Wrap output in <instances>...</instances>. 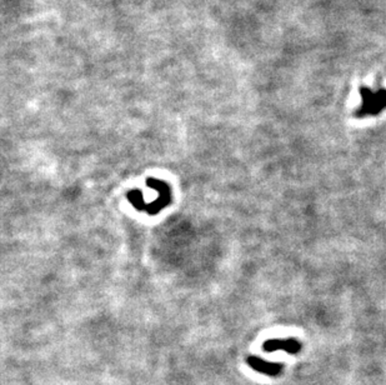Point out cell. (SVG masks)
<instances>
[{"label": "cell", "instance_id": "obj_1", "mask_svg": "<svg viewBox=\"0 0 386 385\" xmlns=\"http://www.w3.org/2000/svg\"><path fill=\"white\" fill-rule=\"evenodd\" d=\"M361 106L356 111L357 118L373 117L386 109V90L381 89L373 92L369 88L361 89Z\"/></svg>", "mask_w": 386, "mask_h": 385}, {"label": "cell", "instance_id": "obj_2", "mask_svg": "<svg viewBox=\"0 0 386 385\" xmlns=\"http://www.w3.org/2000/svg\"><path fill=\"white\" fill-rule=\"evenodd\" d=\"M146 184L160 192V196L157 199V200L153 201L150 205H146L143 208V210H146L150 215H155L158 214L162 208H165V206H167L169 204H170L171 201L170 188H169V185H167L165 182H161V180H157V179H148L146 180Z\"/></svg>", "mask_w": 386, "mask_h": 385}, {"label": "cell", "instance_id": "obj_3", "mask_svg": "<svg viewBox=\"0 0 386 385\" xmlns=\"http://www.w3.org/2000/svg\"><path fill=\"white\" fill-rule=\"evenodd\" d=\"M246 363L251 369H254L255 372H259L261 374L267 375V377H278L283 372L284 364L276 363V361H266L259 356L250 355L246 359Z\"/></svg>", "mask_w": 386, "mask_h": 385}, {"label": "cell", "instance_id": "obj_4", "mask_svg": "<svg viewBox=\"0 0 386 385\" xmlns=\"http://www.w3.org/2000/svg\"><path fill=\"white\" fill-rule=\"evenodd\" d=\"M262 349L269 353L284 350L288 354H297L301 350V343L297 342L296 339H292V338H290V339H270L264 343Z\"/></svg>", "mask_w": 386, "mask_h": 385}]
</instances>
